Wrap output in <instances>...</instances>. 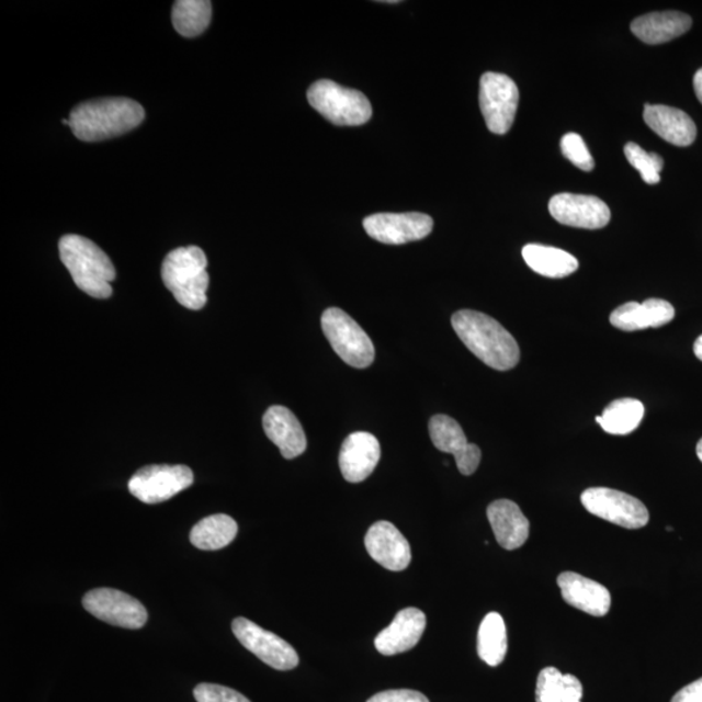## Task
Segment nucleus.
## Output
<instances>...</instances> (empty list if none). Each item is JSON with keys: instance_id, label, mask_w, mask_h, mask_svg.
Wrapping results in <instances>:
<instances>
[{"instance_id": "9", "label": "nucleus", "mask_w": 702, "mask_h": 702, "mask_svg": "<svg viewBox=\"0 0 702 702\" xmlns=\"http://www.w3.org/2000/svg\"><path fill=\"white\" fill-rule=\"evenodd\" d=\"M194 483L191 468L184 465H151L131 477L128 488L140 502L156 505L171 500Z\"/></svg>"}, {"instance_id": "7", "label": "nucleus", "mask_w": 702, "mask_h": 702, "mask_svg": "<svg viewBox=\"0 0 702 702\" xmlns=\"http://www.w3.org/2000/svg\"><path fill=\"white\" fill-rule=\"evenodd\" d=\"M479 102L488 129L495 135H507L516 121L519 104L517 83L507 75L484 73Z\"/></svg>"}, {"instance_id": "28", "label": "nucleus", "mask_w": 702, "mask_h": 702, "mask_svg": "<svg viewBox=\"0 0 702 702\" xmlns=\"http://www.w3.org/2000/svg\"><path fill=\"white\" fill-rule=\"evenodd\" d=\"M644 414L645 407L638 399L621 398L610 404L596 421L603 431L624 437L641 426Z\"/></svg>"}, {"instance_id": "8", "label": "nucleus", "mask_w": 702, "mask_h": 702, "mask_svg": "<svg viewBox=\"0 0 702 702\" xmlns=\"http://www.w3.org/2000/svg\"><path fill=\"white\" fill-rule=\"evenodd\" d=\"M582 507L591 514L627 530L643 529L649 512L634 496L610 488H589L580 497Z\"/></svg>"}, {"instance_id": "16", "label": "nucleus", "mask_w": 702, "mask_h": 702, "mask_svg": "<svg viewBox=\"0 0 702 702\" xmlns=\"http://www.w3.org/2000/svg\"><path fill=\"white\" fill-rule=\"evenodd\" d=\"M381 442L369 432H354L343 441L339 463L349 483H361L374 473L381 461Z\"/></svg>"}, {"instance_id": "12", "label": "nucleus", "mask_w": 702, "mask_h": 702, "mask_svg": "<svg viewBox=\"0 0 702 702\" xmlns=\"http://www.w3.org/2000/svg\"><path fill=\"white\" fill-rule=\"evenodd\" d=\"M363 228L374 240L385 245H404L423 240L433 229L431 216L420 213L375 214L363 220Z\"/></svg>"}, {"instance_id": "11", "label": "nucleus", "mask_w": 702, "mask_h": 702, "mask_svg": "<svg viewBox=\"0 0 702 702\" xmlns=\"http://www.w3.org/2000/svg\"><path fill=\"white\" fill-rule=\"evenodd\" d=\"M82 605L91 615L112 626L138 630L147 622V610L143 603L117 589H93L83 596Z\"/></svg>"}, {"instance_id": "23", "label": "nucleus", "mask_w": 702, "mask_h": 702, "mask_svg": "<svg viewBox=\"0 0 702 702\" xmlns=\"http://www.w3.org/2000/svg\"><path fill=\"white\" fill-rule=\"evenodd\" d=\"M692 19L677 11L653 12L632 21L631 31L648 45H661L691 30Z\"/></svg>"}, {"instance_id": "26", "label": "nucleus", "mask_w": 702, "mask_h": 702, "mask_svg": "<svg viewBox=\"0 0 702 702\" xmlns=\"http://www.w3.org/2000/svg\"><path fill=\"white\" fill-rule=\"evenodd\" d=\"M582 686L571 673H562L556 667L540 671L536 702H581Z\"/></svg>"}, {"instance_id": "30", "label": "nucleus", "mask_w": 702, "mask_h": 702, "mask_svg": "<svg viewBox=\"0 0 702 702\" xmlns=\"http://www.w3.org/2000/svg\"><path fill=\"white\" fill-rule=\"evenodd\" d=\"M624 154L630 161V165L635 168L642 174V179L649 185L658 184L661 180V173L664 168V159L656 152H648L642 149L641 146L629 143L624 147Z\"/></svg>"}, {"instance_id": "4", "label": "nucleus", "mask_w": 702, "mask_h": 702, "mask_svg": "<svg viewBox=\"0 0 702 702\" xmlns=\"http://www.w3.org/2000/svg\"><path fill=\"white\" fill-rule=\"evenodd\" d=\"M207 258L196 246L170 252L161 265V279L176 301L189 310H201L207 304L210 276Z\"/></svg>"}, {"instance_id": "37", "label": "nucleus", "mask_w": 702, "mask_h": 702, "mask_svg": "<svg viewBox=\"0 0 702 702\" xmlns=\"http://www.w3.org/2000/svg\"><path fill=\"white\" fill-rule=\"evenodd\" d=\"M697 453H698L699 460L702 462V439L699 441Z\"/></svg>"}, {"instance_id": "6", "label": "nucleus", "mask_w": 702, "mask_h": 702, "mask_svg": "<svg viewBox=\"0 0 702 702\" xmlns=\"http://www.w3.org/2000/svg\"><path fill=\"white\" fill-rule=\"evenodd\" d=\"M321 328L341 360L355 369L374 363L375 347L363 328L341 308H327L321 315Z\"/></svg>"}, {"instance_id": "24", "label": "nucleus", "mask_w": 702, "mask_h": 702, "mask_svg": "<svg viewBox=\"0 0 702 702\" xmlns=\"http://www.w3.org/2000/svg\"><path fill=\"white\" fill-rule=\"evenodd\" d=\"M522 256L526 265L539 275L562 279L579 269L578 259L565 250L539 244L525 245Z\"/></svg>"}, {"instance_id": "18", "label": "nucleus", "mask_w": 702, "mask_h": 702, "mask_svg": "<svg viewBox=\"0 0 702 702\" xmlns=\"http://www.w3.org/2000/svg\"><path fill=\"white\" fill-rule=\"evenodd\" d=\"M263 428L285 460L297 458L307 448L304 427L294 414L284 406H271L263 417Z\"/></svg>"}, {"instance_id": "13", "label": "nucleus", "mask_w": 702, "mask_h": 702, "mask_svg": "<svg viewBox=\"0 0 702 702\" xmlns=\"http://www.w3.org/2000/svg\"><path fill=\"white\" fill-rule=\"evenodd\" d=\"M550 213L564 226L582 229H601L607 227L610 208L607 203L593 195L561 193L550 202Z\"/></svg>"}, {"instance_id": "19", "label": "nucleus", "mask_w": 702, "mask_h": 702, "mask_svg": "<svg viewBox=\"0 0 702 702\" xmlns=\"http://www.w3.org/2000/svg\"><path fill=\"white\" fill-rule=\"evenodd\" d=\"M557 582L562 597L568 605L593 616H603L609 613L612 596L600 582L571 571L561 574Z\"/></svg>"}, {"instance_id": "1", "label": "nucleus", "mask_w": 702, "mask_h": 702, "mask_svg": "<svg viewBox=\"0 0 702 702\" xmlns=\"http://www.w3.org/2000/svg\"><path fill=\"white\" fill-rule=\"evenodd\" d=\"M452 326L461 341L487 366L497 371L514 369L521 350L514 337L490 316L474 312H456Z\"/></svg>"}, {"instance_id": "22", "label": "nucleus", "mask_w": 702, "mask_h": 702, "mask_svg": "<svg viewBox=\"0 0 702 702\" xmlns=\"http://www.w3.org/2000/svg\"><path fill=\"white\" fill-rule=\"evenodd\" d=\"M488 521L503 550L516 551L530 536V522L521 508L510 500H497L487 509Z\"/></svg>"}, {"instance_id": "29", "label": "nucleus", "mask_w": 702, "mask_h": 702, "mask_svg": "<svg viewBox=\"0 0 702 702\" xmlns=\"http://www.w3.org/2000/svg\"><path fill=\"white\" fill-rule=\"evenodd\" d=\"M213 18L208 0H179L172 10V23L182 37L193 38L205 32Z\"/></svg>"}, {"instance_id": "35", "label": "nucleus", "mask_w": 702, "mask_h": 702, "mask_svg": "<svg viewBox=\"0 0 702 702\" xmlns=\"http://www.w3.org/2000/svg\"><path fill=\"white\" fill-rule=\"evenodd\" d=\"M693 88L694 93H697L699 101L702 103V68L693 77Z\"/></svg>"}, {"instance_id": "5", "label": "nucleus", "mask_w": 702, "mask_h": 702, "mask_svg": "<svg viewBox=\"0 0 702 702\" xmlns=\"http://www.w3.org/2000/svg\"><path fill=\"white\" fill-rule=\"evenodd\" d=\"M307 100L328 122L339 126H360L372 116L369 98L361 91L320 80L307 90Z\"/></svg>"}, {"instance_id": "34", "label": "nucleus", "mask_w": 702, "mask_h": 702, "mask_svg": "<svg viewBox=\"0 0 702 702\" xmlns=\"http://www.w3.org/2000/svg\"><path fill=\"white\" fill-rule=\"evenodd\" d=\"M671 702H702V678L682 688Z\"/></svg>"}, {"instance_id": "33", "label": "nucleus", "mask_w": 702, "mask_h": 702, "mask_svg": "<svg viewBox=\"0 0 702 702\" xmlns=\"http://www.w3.org/2000/svg\"><path fill=\"white\" fill-rule=\"evenodd\" d=\"M367 702H430L423 693L414 690H389L374 694Z\"/></svg>"}, {"instance_id": "36", "label": "nucleus", "mask_w": 702, "mask_h": 702, "mask_svg": "<svg viewBox=\"0 0 702 702\" xmlns=\"http://www.w3.org/2000/svg\"><path fill=\"white\" fill-rule=\"evenodd\" d=\"M693 351H694V355H697L699 360L702 362V335L699 337L697 342H694Z\"/></svg>"}, {"instance_id": "31", "label": "nucleus", "mask_w": 702, "mask_h": 702, "mask_svg": "<svg viewBox=\"0 0 702 702\" xmlns=\"http://www.w3.org/2000/svg\"><path fill=\"white\" fill-rule=\"evenodd\" d=\"M561 149L564 157L571 161L574 166L580 168V170L589 172L595 168V160L589 152L588 147L577 133H567L564 138L561 139Z\"/></svg>"}, {"instance_id": "21", "label": "nucleus", "mask_w": 702, "mask_h": 702, "mask_svg": "<svg viewBox=\"0 0 702 702\" xmlns=\"http://www.w3.org/2000/svg\"><path fill=\"white\" fill-rule=\"evenodd\" d=\"M644 122L656 135L676 146H690L698 136L692 118L684 111L669 105L645 104Z\"/></svg>"}, {"instance_id": "15", "label": "nucleus", "mask_w": 702, "mask_h": 702, "mask_svg": "<svg viewBox=\"0 0 702 702\" xmlns=\"http://www.w3.org/2000/svg\"><path fill=\"white\" fill-rule=\"evenodd\" d=\"M367 553L389 571H404L411 562V547L409 542L395 524L381 521L372 524L364 537Z\"/></svg>"}, {"instance_id": "2", "label": "nucleus", "mask_w": 702, "mask_h": 702, "mask_svg": "<svg viewBox=\"0 0 702 702\" xmlns=\"http://www.w3.org/2000/svg\"><path fill=\"white\" fill-rule=\"evenodd\" d=\"M143 105L129 98H103L77 105L70 112L69 128L86 143L125 135L144 122Z\"/></svg>"}, {"instance_id": "17", "label": "nucleus", "mask_w": 702, "mask_h": 702, "mask_svg": "<svg viewBox=\"0 0 702 702\" xmlns=\"http://www.w3.org/2000/svg\"><path fill=\"white\" fill-rule=\"evenodd\" d=\"M427 618L417 608L398 612L388 627L375 638V648L383 656H396L417 647L424 634Z\"/></svg>"}, {"instance_id": "20", "label": "nucleus", "mask_w": 702, "mask_h": 702, "mask_svg": "<svg viewBox=\"0 0 702 702\" xmlns=\"http://www.w3.org/2000/svg\"><path fill=\"white\" fill-rule=\"evenodd\" d=\"M676 316V308L670 302L650 298L644 304L629 302L610 315V322L621 331L634 332L647 328H659L670 322Z\"/></svg>"}, {"instance_id": "10", "label": "nucleus", "mask_w": 702, "mask_h": 702, "mask_svg": "<svg viewBox=\"0 0 702 702\" xmlns=\"http://www.w3.org/2000/svg\"><path fill=\"white\" fill-rule=\"evenodd\" d=\"M231 630L244 647L256 655L265 665L280 671L296 669L299 657L292 645L276 634L259 627L257 623L238 616L231 623Z\"/></svg>"}, {"instance_id": "32", "label": "nucleus", "mask_w": 702, "mask_h": 702, "mask_svg": "<svg viewBox=\"0 0 702 702\" xmlns=\"http://www.w3.org/2000/svg\"><path fill=\"white\" fill-rule=\"evenodd\" d=\"M194 698L196 702H251L231 688L211 683L196 686Z\"/></svg>"}, {"instance_id": "25", "label": "nucleus", "mask_w": 702, "mask_h": 702, "mask_svg": "<svg viewBox=\"0 0 702 702\" xmlns=\"http://www.w3.org/2000/svg\"><path fill=\"white\" fill-rule=\"evenodd\" d=\"M238 525L234 518L215 514L202 519L191 531V543L201 551H219L237 536Z\"/></svg>"}, {"instance_id": "27", "label": "nucleus", "mask_w": 702, "mask_h": 702, "mask_svg": "<svg viewBox=\"0 0 702 702\" xmlns=\"http://www.w3.org/2000/svg\"><path fill=\"white\" fill-rule=\"evenodd\" d=\"M508 653V634L503 618L489 613L484 618L477 632V655L484 663L496 667L503 663Z\"/></svg>"}, {"instance_id": "14", "label": "nucleus", "mask_w": 702, "mask_h": 702, "mask_svg": "<svg viewBox=\"0 0 702 702\" xmlns=\"http://www.w3.org/2000/svg\"><path fill=\"white\" fill-rule=\"evenodd\" d=\"M430 437L439 451L453 454L462 475H473L480 465L482 451L469 444L458 421L448 416H434L430 420Z\"/></svg>"}, {"instance_id": "3", "label": "nucleus", "mask_w": 702, "mask_h": 702, "mask_svg": "<svg viewBox=\"0 0 702 702\" xmlns=\"http://www.w3.org/2000/svg\"><path fill=\"white\" fill-rule=\"evenodd\" d=\"M61 262L79 286L93 298L112 296V281L116 278L114 264L107 254L88 238L67 235L59 242Z\"/></svg>"}]
</instances>
